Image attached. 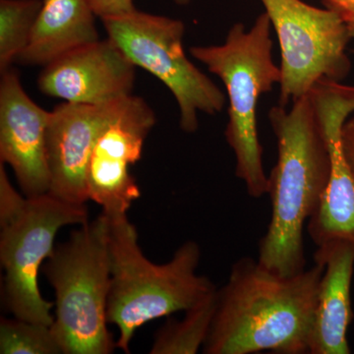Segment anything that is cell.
Masks as SVG:
<instances>
[{
    "instance_id": "1",
    "label": "cell",
    "mask_w": 354,
    "mask_h": 354,
    "mask_svg": "<svg viewBox=\"0 0 354 354\" xmlns=\"http://www.w3.org/2000/svg\"><path fill=\"white\" fill-rule=\"evenodd\" d=\"M354 113V86L320 81L288 106H274L269 120L278 140V160L268 176L272 216L258 261L293 276L305 270L304 232L330 180V130Z\"/></svg>"
},
{
    "instance_id": "2",
    "label": "cell",
    "mask_w": 354,
    "mask_h": 354,
    "mask_svg": "<svg viewBox=\"0 0 354 354\" xmlns=\"http://www.w3.org/2000/svg\"><path fill=\"white\" fill-rule=\"evenodd\" d=\"M324 266L315 263L281 276L259 261L243 257L216 288L215 316L203 353H309L317 293Z\"/></svg>"
},
{
    "instance_id": "3",
    "label": "cell",
    "mask_w": 354,
    "mask_h": 354,
    "mask_svg": "<svg viewBox=\"0 0 354 354\" xmlns=\"http://www.w3.org/2000/svg\"><path fill=\"white\" fill-rule=\"evenodd\" d=\"M111 283L108 322L118 329L116 348L130 353L142 326L190 309L216 290L197 274L201 250L186 241L165 264L151 262L142 252L136 227L125 215L109 216Z\"/></svg>"
},
{
    "instance_id": "4",
    "label": "cell",
    "mask_w": 354,
    "mask_h": 354,
    "mask_svg": "<svg viewBox=\"0 0 354 354\" xmlns=\"http://www.w3.org/2000/svg\"><path fill=\"white\" fill-rule=\"evenodd\" d=\"M43 272L55 292L51 329L64 354H109L116 348L109 330L111 283L109 220L102 213L55 245Z\"/></svg>"
},
{
    "instance_id": "5",
    "label": "cell",
    "mask_w": 354,
    "mask_h": 354,
    "mask_svg": "<svg viewBox=\"0 0 354 354\" xmlns=\"http://www.w3.org/2000/svg\"><path fill=\"white\" fill-rule=\"evenodd\" d=\"M272 28L264 12L248 31L242 23L232 26L220 46L190 48L192 57L225 84L228 97L225 140L236 158L235 174L253 198L268 193L258 134V104L262 95L281 81V68L272 59Z\"/></svg>"
},
{
    "instance_id": "6",
    "label": "cell",
    "mask_w": 354,
    "mask_h": 354,
    "mask_svg": "<svg viewBox=\"0 0 354 354\" xmlns=\"http://www.w3.org/2000/svg\"><path fill=\"white\" fill-rule=\"evenodd\" d=\"M111 39L135 66L141 67L165 84L176 97L180 127L198 129V113L223 111L225 95L184 53L183 21L135 10L102 19Z\"/></svg>"
},
{
    "instance_id": "7",
    "label": "cell",
    "mask_w": 354,
    "mask_h": 354,
    "mask_svg": "<svg viewBox=\"0 0 354 354\" xmlns=\"http://www.w3.org/2000/svg\"><path fill=\"white\" fill-rule=\"evenodd\" d=\"M281 48L279 106H290L320 81L341 82L351 62L346 21L337 11L302 0H260Z\"/></svg>"
},
{
    "instance_id": "8",
    "label": "cell",
    "mask_w": 354,
    "mask_h": 354,
    "mask_svg": "<svg viewBox=\"0 0 354 354\" xmlns=\"http://www.w3.org/2000/svg\"><path fill=\"white\" fill-rule=\"evenodd\" d=\"M88 221L86 205L70 204L50 194L27 198L22 212L1 227L0 260L4 270L3 300L13 317L53 325L55 302L39 290V272L55 250L62 227Z\"/></svg>"
},
{
    "instance_id": "9",
    "label": "cell",
    "mask_w": 354,
    "mask_h": 354,
    "mask_svg": "<svg viewBox=\"0 0 354 354\" xmlns=\"http://www.w3.org/2000/svg\"><path fill=\"white\" fill-rule=\"evenodd\" d=\"M156 120L145 100L131 95L97 137L88 164V197L100 205L106 216L125 215L141 197L130 167L141 158Z\"/></svg>"
},
{
    "instance_id": "10",
    "label": "cell",
    "mask_w": 354,
    "mask_h": 354,
    "mask_svg": "<svg viewBox=\"0 0 354 354\" xmlns=\"http://www.w3.org/2000/svg\"><path fill=\"white\" fill-rule=\"evenodd\" d=\"M128 97L102 106L65 102L50 111L48 194L70 204L86 205L88 201L87 169L93 148L104 127L120 113Z\"/></svg>"
},
{
    "instance_id": "11",
    "label": "cell",
    "mask_w": 354,
    "mask_h": 354,
    "mask_svg": "<svg viewBox=\"0 0 354 354\" xmlns=\"http://www.w3.org/2000/svg\"><path fill=\"white\" fill-rule=\"evenodd\" d=\"M50 113L26 94L19 74L2 73L0 83V162L12 167L27 198L48 194L50 187L48 127Z\"/></svg>"
},
{
    "instance_id": "12",
    "label": "cell",
    "mask_w": 354,
    "mask_h": 354,
    "mask_svg": "<svg viewBox=\"0 0 354 354\" xmlns=\"http://www.w3.org/2000/svg\"><path fill=\"white\" fill-rule=\"evenodd\" d=\"M135 67L111 39H99L44 66L38 86L66 102L102 106L132 95Z\"/></svg>"
},
{
    "instance_id": "13",
    "label": "cell",
    "mask_w": 354,
    "mask_h": 354,
    "mask_svg": "<svg viewBox=\"0 0 354 354\" xmlns=\"http://www.w3.org/2000/svg\"><path fill=\"white\" fill-rule=\"evenodd\" d=\"M315 263L324 266L319 283L310 354H348V329L353 319L351 281L354 247L348 242L330 241L317 246Z\"/></svg>"
},
{
    "instance_id": "14",
    "label": "cell",
    "mask_w": 354,
    "mask_h": 354,
    "mask_svg": "<svg viewBox=\"0 0 354 354\" xmlns=\"http://www.w3.org/2000/svg\"><path fill=\"white\" fill-rule=\"evenodd\" d=\"M95 16L88 0H43L29 44L16 62L44 67L99 41Z\"/></svg>"
},
{
    "instance_id": "15",
    "label": "cell",
    "mask_w": 354,
    "mask_h": 354,
    "mask_svg": "<svg viewBox=\"0 0 354 354\" xmlns=\"http://www.w3.org/2000/svg\"><path fill=\"white\" fill-rule=\"evenodd\" d=\"M344 124V121H337L330 128V180L318 207L307 221V232L317 246L344 241L354 247V171L342 153Z\"/></svg>"
},
{
    "instance_id": "16",
    "label": "cell",
    "mask_w": 354,
    "mask_h": 354,
    "mask_svg": "<svg viewBox=\"0 0 354 354\" xmlns=\"http://www.w3.org/2000/svg\"><path fill=\"white\" fill-rule=\"evenodd\" d=\"M216 290L190 309L181 320L169 319L156 333L152 354H196L203 348L213 323Z\"/></svg>"
},
{
    "instance_id": "17",
    "label": "cell",
    "mask_w": 354,
    "mask_h": 354,
    "mask_svg": "<svg viewBox=\"0 0 354 354\" xmlns=\"http://www.w3.org/2000/svg\"><path fill=\"white\" fill-rule=\"evenodd\" d=\"M43 0H0V71L26 50L31 39Z\"/></svg>"
},
{
    "instance_id": "18",
    "label": "cell",
    "mask_w": 354,
    "mask_h": 354,
    "mask_svg": "<svg viewBox=\"0 0 354 354\" xmlns=\"http://www.w3.org/2000/svg\"><path fill=\"white\" fill-rule=\"evenodd\" d=\"M0 353L64 354L51 326L16 317L0 321Z\"/></svg>"
},
{
    "instance_id": "19",
    "label": "cell",
    "mask_w": 354,
    "mask_h": 354,
    "mask_svg": "<svg viewBox=\"0 0 354 354\" xmlns=\"http://www.w3.org/2000/svg\"><path fill=\"white\" fill-rule=\"evenodd\" d=\"M26 203L27 197H23L13 187L3 164L0 162V227H4L19 215Z\"/></svg>"
},
{
    "instance_id": "20",
    "label": "cell",
    "mask_w": 354,
    "mask_h": 354,
    "mask_svg": "<svg viewBox=\"0 0 354 354\" xmlns=\"http://www.w3.org/2000/svg\"><path fill=\"white\" fill-rule=\"evenodd\" d=\"M95 16L101 19L124 15L136 10L133 0H88Z\"/></svg>"
},
{
    "instance_id": "21",
    "label": "cell",
    "mask_w": 354,
    "mask_h": 354,
    "mask_svg": "<svg viewBox=\"0 0 354 354\" xmlns=\"http://www.w3.org/2000/svg\"><path fill=\"white\" fill-rule=\"evenodd\" d=\"M341 144L342 153L354 171V116L348 118L342 128Z\"/></svg>"
},
{
    "instance_id": "22",
    "label": "cell",
    "mask_w": 354,
    "mask_h": 354,
    "mask_svg": "<svg viewBox=\"0 0 354 354\" xmlns=\"http://www.w3.org/2000/svg\"><path fill=\"white\" fill-rule=\"evenodd\" d=\"M324 4L337 11L344 20H354V0H324Z\"/></svg>"
},
{
    "instance_id": "23",
    "label": "cell",
    "mask_w": 354,
    "mask_h": 354,
    "mask_svg": "<svg viewBox=\"0 0 354 354\" xmlns=\"http://www.w3.org/2000/svg\"><path fill=\"white\" fill-rule=\"evenodd\" d=\"M348 23L349 32H351V39L354 41V20H346Z\"/></svg>"
},
{
    "instance_id": "24",
    "label": "cell",
    "mask_w": 354,
    "mask_h": 354,
    "mask_svg": "<svg viewBox=\"0 0 354 354\" xmlns=\"http://www.w3.org/2000/svg\"><path fill=\"white\" fill-rule=\"evenodd\" d=\"M179 6H185V4L189 3L191 0H174Z\"/></svg>"
}]
</instances>
